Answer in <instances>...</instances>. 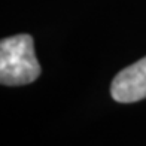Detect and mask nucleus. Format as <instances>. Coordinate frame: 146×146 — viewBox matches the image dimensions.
I'll use <instances>...</instances> for the list:
<instances>
[{
  "label": "nucleus",
  "mask_w": 146,
  "mask_h": 146,
  "mask_svg": "<svg viewBox=\"0 0 146 146\" xmlns=\"http://www.w3.org/2000/svg\"><path fill=\"white\" fill-rule=\"evenodd\" d=\"M40 66L35 54L33 37L17 35L0 42V82L9 87L25 85L36 81Z\"/></svg>",
  "instance_id": "1"
},
{
  "label": "nucleus",
  "mask_w": 146,
  "mask_h": 146,
  "mask_svg": "<svg viewBox=\"0 0 146 146\" xmlns=\"http://www.w3.org/2000/svg\"><path fill=\"white\" fill-rule=\"evenodd\" d=\"M110 94L119 103H134L146 98V57L118 73L112 81Z\"/></svg>",
  "instance_id": "2"
}]
</instances>
